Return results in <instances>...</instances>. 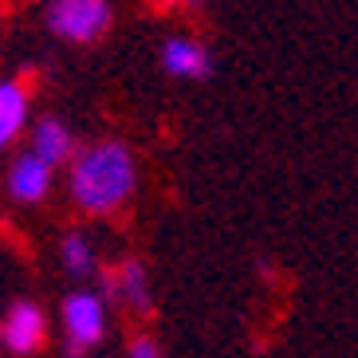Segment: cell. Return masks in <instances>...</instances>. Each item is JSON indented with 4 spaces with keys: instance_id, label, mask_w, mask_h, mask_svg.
I'll list each match as a JSON object with an SVG mask.
<instances>
[{
    "instance_id": "6da1fadb",
    "label": "cell",
    "mask_w": 358,
    "mask_h": 358,
    "mask_svg": "<svg viewBox=\"0 0 358 358\" xmlns=\"http://www.w3.org/2000/svg\"><path fill=\"white\" fill-rule=\"evenodd\" d=\"M138 185V162L127 142H95L83 150L71 166V197L83 213L110 217L134 197Z\"/></svg>"
},
{
    "instance_id": "7a4b0ae2",
    "label": "cell",
    "mask_w": 358,
    "mask_h": 358,
    "mask_svg": "<svg viewBox=\"0 0 358 358\" xmlns=\"http://www.w3.org/2000/svg\"><path fill=\"white\" fill-rule=\"evenodd\" d=\"M110 4L106 0H55L48 8V28L59 40L71 43H91L110 28Z\"/></svg>"
},
{
    "instance_id": "3957f363",
    "label": "cell",
    "mask_w": 358,
    "mask_h": 358,
    "mask_svg": "<svg viewBox=\"0 0 358 358\" xmlns=\"http://www.w3.org/2000/svg\"><path fill=\"white\" fill-rule=\"evenodd\" d=\"M64 327H67V347L87 355L106 335V299L95 292H71L64 299Z\"/></svg>"
},
{
    "instance_id": "277c9868",
    "label": "cell",
    "mask_w": 358,
    "mask_h": 358,
    "mask_svg": "<svg viewBox=\"0 0 358 358\" xmlns=\"http://www.w3.org/2000/svg\"><path fill=\"white\" fill-rule=\"evenodd\" d=\"M162 67L173 79H209L213 75V55L205 43L189 40V36H173L162 43Z\"/></svg>"
},
{
    "instance_id": "5b68a950",
    "label": "cell",
    "mask_w": 358,
    "mask_h": 358,
    "mask_svg": "<svg viewBox=\"0 0 358 358\" xmlns=\"http://www.w3.org/2000/svg\"><path fill=\"white\" fill-rule=\"evenodd\" d=\"M106 292L118 295L122 307H130L134 315H150L154 311V292H150V275L142 260H122L115 275H106Z\"/></svg>"
},
{
    "instance_id": "8992f818",
    "label": "cell",
    "mask_w": 358,
    "mask_h": 358,
    "mask_svg": "<svg viewBox=\"0 0 358 358\" xmlns=\"http://www.w3.org/2000/svg\"><path fill=\"white\" fill-rule=\"evenodd\" d=\"M43 331H48V323H43L40 307L36 303H16L8 311V319H4V327H0V338H4V347L16 350V355H32V350L43 343Z\"/></svg>"
},
{
    "instance_id": "52a82bcc",
    "label": "cell",
    "mask_w": 358,
    "mask_h": 358,
    "mask_svg": "<svg viewBox=\"0 0 358 358\" xmlns=\"http://www.w3.org/2000/svg\"><path fill=\"white\" fill-rule=\"evenodd\" d=\"M52 189V166L36 154H24V158L12 162V173H8V193L16 201H40L43 193Z\"/></svg>"
},
{
    "instance_id": "ba28073f",
    "label": "cell",
    "mask_w": 358,
    "mask_h": 358,
    "mask_svg": "<svg viewBox=\"0 0 358 358\" xmlns=\"http://www.w3.org/2000/svg\"><path fill=\"white\" fill-rule=\"evenodd\" d=\"M71 150H75V138L59 118H43L40 127H36V138H32L36 158H43L48 166H59V162L71 158Z\"/></svg>"
},
{
    "instance_id": "9c48e42d",
    "label": "cell",
    "mask_w": 358,
    "mask_h": 358,
    "mask_svg": "<svg viewBox=\"0 0 358 358\" xmlns=\"http://www.w3.org/2000/svg\"><path fill=\"white\" fill-rule=\"evenodd\" d=\"M24 118H28V95L20 83H0V127L8 130V138L20 134Z\"/></svg>"
},
{
    "instance_id": "30bf717a",
    "label": "cell",
    "mask_w": 358,
    "mask_h": 358,
    "mask_svg": "<svg viewBox=\"0 0 358 358\" xmlns=\"http://www.w3.org/2000/svg\"><path fill=\"white\" fill-rule=\"evenodd\" d=\"M59 260H64L67 275H91L95 272V252H91V244H87L83 232H67L64 241H59Z\"/></svg>"
},
{
    "instance_id": "8fae6325",
    "label": "cell",
    "mask_w": 358,
    "mask_h": 358,
    "mask_svg": "<svg viewBox=\"0 0 358 358\" xmlns=\"http://www.w3.org/2000/svg\"><path fill=\"white\" fill-rule=\"evenodd\" d=\"M127 358H166V355H162V347H158L150 335H138L134 343H130Z\"/></svg>"
},
{
    "instance_id": "7c38bea8",
    "label": "cell",
    "mask_w": 358,
    "mask_h": 358,
    "mask_svg": "<svg viewBox=\"0 0 358 358\" xmlns=\"http://www.w3.org/2000/svg\"><path fill=\"white\" fill-rule=\"evenodd\" d=\"M4 142H12V138H8V130L0 127V146H4Z\"/></svg>"
}]
</instances>
